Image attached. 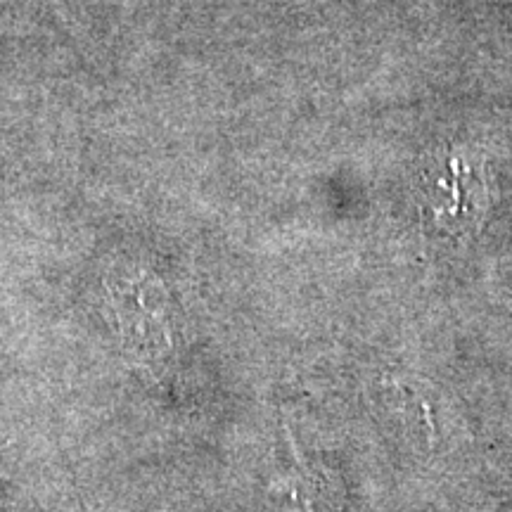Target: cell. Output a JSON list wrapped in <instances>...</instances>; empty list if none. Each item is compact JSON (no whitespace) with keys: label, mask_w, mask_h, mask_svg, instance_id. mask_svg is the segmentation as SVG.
I'll return each mask as SVG.
<instances>
[{"label":"cell","mask_w":512,"mask_h":512,"mask_svg":"<svg viewBox=\"0 0 512 512\" xmlns=\"http://www.w3.org/2000/svg\"><path fill=\"white\" fill-rule=\"evenodd\" d=\"M491 207V181L475 155L451 152L425 171L422 219L434 233L451 240L475 238Z\"/></svg>","instance_id":"obj_1"}]
</instances>
